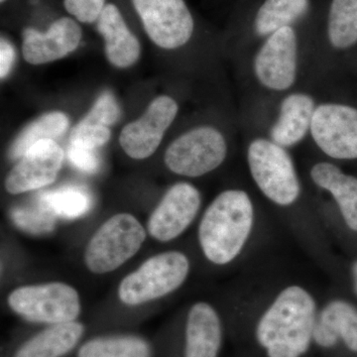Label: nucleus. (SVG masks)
<instances>
[{
    "instance_id": "obj_1",
    "label": "nucleus",
    "mask_w": 357,
    "mask_h": 357,
    "mask_svg": "<svg viewBox=\"0 0 357 357\" xmlns=\"http://www.w3.org/2000/svg\"><path fill=\"white\" fill-rule=\"evenodd\" d=\"M317 306L300 286L282 291L255 328V340L266 357H304L311 349Z\"/></svg>"
},
{
    "instance_id": "obj_2",
    "label": "nucleus",
    "mask_w": 357,
    "mask_h": 357,
    "mask_svg": "<svg viewBox=\"0 0 357 357\" xmlns=\"http://www.w3.org/2000/svg\"><path fill=\"white\" fill-rule=\"evenodd\" d=\"M253 204L241 190H227L213 199L199 227V241L208 261L229 264L248 241L253 227Z\"/></svg>"
},
{
    "instance_id": "obj_3",
    "label": "nucleus",
    "mask_w": 357,
    "mask_h": 357,
    "mask_svg": "<svg viewBox=\"0 0 357 357\" xmlns=\"http://www.w3.org/2000/svg\"><path fill=\"white\" fill-rule=\"evenodd\" d=\"M146 239V230L131 213L112 215L98 227L86 244L84 264L91 273L119 269L133 257Z\"/></svg>"
},
{
    "instance_id": "obj_4",
    "label": "nucleus",
    "mask_w": 357,
    "mask_h": 357,
    "mask_svg": "<svg viewBox=\"0 0 357 357\" xmlns=\"http://www.w3.org/2000/svg\"><path fill=\"white\" fill-rule=\"evenodd\" d=\"M190 272V261L180 251H167L145 260L124 277L119 297L124 305L136 307L165 297L183 285Z\"/></svg>"
},
{
    "instance_id": "obj_5",
    "label": "nucleus",
    "mask_w": 357,
    "mask_h": 357,
    "mask_svg": "<svg viewBox=\"0 0 357 357\" xmlns=\"http://www.w3.org/2000/svg\"><path fill=\"white\" fill-rule=\"evenodd\" d=\"M249 170L260 191L279 206H290L300 196V183L290 154L274 141L258 138L249 144Z\"/></svg>"
},
{
    "instance_id": "obj_6",
    "label": "nucleus",
    "mask_w": 357,
    "mask_h": 357,
    "mask_svg": "<svg viewBox=\"0 0 357 357\" xmlns=\"http://www.w3.org/2000/svg\"><path fill=\"white\" fill-rule=\"evenodd\" d=\"M8 305L26 321L47 325L76 321L82 311L79 293L63 282L15 289L9 294Z\"/></svg>"
},
{
    "instance_id": "obj_7",
    "label": "nucleus",
    "mask_w": 357,
    "mask_h": 357,
    "mask_svg": "<svg viewBox=\"0 0 357 357\" xmlns=\"http://www.w3.org/2000/svg\"><path fill=\"white\" fill-rule=\"evenodd\" d=\"M227 154L225 138L218 129L201 126L188 131L166 150L169 170L185 177H201L215 170Z\"/></svg>"
},
{
    "instance_id": "obj_8",
    "label": "nucleus",
    "mask_w": 357,
    "mask_h": 357,
    "mask_svg": "<svg viewBox=\"0 0 357 357\" xmlns=\"http://www.w3.org/2000/svg\"><path fill=\"white\" fill-rule=\"evenodd\" d=\"M149 38L167 50L191 39L194 20L184 0H132Z\"/></svg>"
},
{
    "instance_id": "obj_9",
    "label": "nucleus",
    "mask_w": 357,
    "mask_h": 357,
    "mask_svg": "<svg viewBox=\"0 0 357 357\" xmlns=\"http://www.w3.org/2000/svg\"><path fill=\"white\" fill-rule=\"evenodd\" d=\"M312 139L333 159H357V109L340 103H323L314 109Z\"/></svg>"
},
{
    "instance_id": "obj_10",
    "label": "nucleus",
    "mask_w": 357,
    "mask_h": 357,
    "mask_svg": "<svg viewBox=\"0 0 357 357\" xmlns=\"http://www.w3.org/2000/svg\"><path fill=\"white\" fill-rule=\"evenodd\" d=\"M297 35L291 26L269 35L255 60L258 82L271 91L290 89L297 77Z\"/></svg>"
},
{
    "instance_id": "obj_11",
    "label": "nucleus",
    "mask_w": 357,
    "mask_h": 357,
    "mask_svg": "<svg viewBox=\"0 0 357 357\" xmlns=\"http://www.w3.org/2000/svg\"><path fill=\"white\" fill-rule=\"evenodd\" d=\"M178 110L177 102L170 96H161L154 100L140 119L122 129L119 143L123 151L135 160L151 156L173 123Z\"/></svg>"
},
{
    "instance_id": "obj_12",
    "label": "nucleus",
    "mask_w": 357,
    "mask_h": 357,
    "mask_svg": "<svg viewBox=\"0 0 357 357\" xmlns=\"http://www.w3.org/2000/svg\"><path fill=\"white\" fill-rule=\"evenodd\" d=\"M201 203V194L196 187L189 183L174 185L148 220V232L160 243L177 238L191 225Z\"/></svg>"
},
{
    "instance_id": "obj_13",
    "label": "nucleus",
    "mask_w": 357,
    "mask_h": 357,
    "mask_svg": "<svg viewBox=\"0 0 357 357\" xmlns=\"http://www.w3.org/2000/svg\"><path fill=\"white\" fill-rule=\"evenodd\" d=\"M64 156L62 148L54 140L33 145L7 175L6 191L20 195L51 185L62 168Z\"/></svg>"
},
{
    "instance_id": "obj_14",
    "label": "nucleus",
    "mask_w": 357,
    "mask_h": 357,
    "mask_svg": "<svg viewBox=\"0 0 357 357\" xmlns=\"http://www.w3.org/2000/svg\"><path fill=\"white\" fill-rule=\"evenodd\" d=\"M82 35L79 25L68 17L55 21L46 33L26 28L23 31V57L31 65L47 64L64 58L79 47Z\"/></svg>"
},
{
    "instance_id": "obj_15",
    "label": "nucleus",
    "mask_w": 357,
    "mask_h": 357,
    "mask_svg": "<svg viewBox=\"0 0 357 357\" xmlns=\"http://www.w3.org/2000/svg\"><path fill=\"white\" fill-rule=\"evenodd\" d=\"M340 344L357 354V309L351 303L335 300L317 316L312 344L330 351Z\"/></svg>"
},
{
    "instance_id": "obj_16",
    "label": "nucleus",
    "mask_w": 357,
    "mask_h": 357,
    "mask_svg": "<svg viewBox=\"0 0 357 357\" xmlns=\"http://www.w3.org/2000/svg\"><path fill=\"white\" fill-rule=\"evenodd\" d=\"M222 338V321L217 311L208 303L195 304L185 321L183 357H218Z\"/></svg>"
},
{
    "instance_id": "obj_17",
    "label": "nucleus",
    "mask_w": 357,
    "mask_h": 357,
    "mask_svg": "<svg viewBox=\"0 0 357 357\" xmlns=\"http://www.w3.org/2000/svg\"><path fill=\"white\" fill-rule=\"evenodd\" d=\"M98 31L105 41L107 60L117 68H128L140 57V44L130 32L121 11L114 4H107L98 22Z\"/></svg>"
},
{
    "instance_id": "obj_18",
    "label": "nucleus",
    "mask_w": 357,
    "mask_h": 357,
    "mask_svg": "<svg viewBox=\"0 0 357 357\" xmlns=\"http://www.w3.org/2000/svg\"><path fill=\"white\" fill-rule=\"evenodd\" d=\"M314 102L307 93H291L281 102L278 121L271 129V138L277 144L291 147L298 144L311 130Z\"/></svg>"
},
{
    "instance_id": "obj_19",
    "label": "nucleus",
    "mask_w": 357,
    "mask_h": 357,
    "mask_svg": "<svg viewBox=\"0 0 357 357\" xmlns=\"http://www.w3.org/2000/svg\"><path fill=\"white\" fill-rule=\"evenodd\" d=\"M119 115L121 110L114 95L105 91L96 100L91 112L70 131V143L98 149L109 140V126L117 121Z\"/></svg>"
},
{
    "instance_id": "obj_20",
    "label": "nucleus",
    "mask_w": 357,
    "mask_h": 357,
    "mask_svg": "<svg viewBox=\"0 0 357 357\" xmlns=\"http://www.w3.org/2000/svg\"><path fill=\"white\" fill-rule=\"evenodd\" d=\"M311 177L314 184L332 194L347 227L357 231V178L328 162L314 165Z\"/></svg>"
},
{
    "instance_id": "obj_21",
    "label": "nucleus",
    "mask_w": 357,
    "mask_h": 357,
    "mask_svg": "<svg viewBox=\"0 0 357 357\" xmlns=\"http://www.w3.org/2000/svg\"><path fill=\"white\" fill-rule=\"evenodd\" d=\"M84 333L79 321L51 325L21 345L13 357H63L79 344Z\"/></svg>"
},
{
    "instance_id": "obj_22",
    "label": "nucleus",
    "mask_w": 357,
    "mask_h": 357,
    "mask_svg": "<svg viewBox=\"0 0 357 357\" xmlns=\"http://www.w3.org/2000/svg\"><path fill=\"white\" fill-rule=\"evenodd\" d=\"M309 6V0H265L256 14V34L269 36L291 26L307 13Z\"/></svg>"
},
{
    "instance_id": "obj_23",
    "label": "nucleus",
    "mask_w": 357,
    "mask_h": 357,
    "mask_svg": "<svg viewBox=\"0 0 357 357\" xmlns=\"http://www.w3.org/2000/svg\"><path fill=\"white\" fill-rule=\"evenodd\" d=\"M77 357H152V349L137 335H105L84 342Z\"/></svg>"
},
{
    "instance_id": "obj_24",
    "label": "nucleus",
    "mask_w": 357,
    "mask_h": 357,
    "mask_svg": "<svg viewBox=\"0 0 357 357\" xmlns=\"http://www.w3.org/2000/svg\"><path fill=\"white\" fill-rule=\"evenodd\" d=\"M69 119L63 112H54L42 115L27 126L14 140L9 151L11 159H20L30 147L40 141L60 137L69 126Z\"/></svg>"
},
{
    "instance_id": "obj_25",
    "label": "nucleus",
    "mask_w": 357,
    "mask_h": 357,
    "mask_svg": "<svg viewBox=\"0 0 357 357\" xmlns=\"http://www.w3.org/2000/svg\"><path fill=\"white\" fill-rule=\"evenodd\" d=\"M328 35L335 49L351 48L357 43V0H333Z\"/></svg>"
},
{
    "instance_id": "obj_26",
    "label": "nucleus",
    "mask_w": 357,
    "mask_h": 357,
    "mask_svg": "<svg viewBox=\"0 0 357 357\" xmlns=\"http://www.w3.org/2000/svg\"><path fill=\"white\" fill-rule=\"evenodd\" d=\"M56 217L75 220L86 215L91 206L89 192L79 185H66L39 195Z\"/></svg>"
},
{
    "instance_id": "obj_27",
    "label": "nucleus",
    "mask_w": 357,
    "mask_h": 357,
    "mask_svg": "<svg viewBox=\"0 0 357 357\" xmlns=\"http://www.w3.org/2000/svg\"><path fill=\"white\" fill-rule=\"evenodd\" d=\"M10 218L18 229L33 236H46L56 227L55 213L46 203L37 197L33 203L15 206L10 211Z\"/></svg>"
},
{
    "instance_id": "obj_28",
    "label": "nucleus",
    "mask_w": 357,
    "mask_h": 357,
    "mask_svg": "<svg viewBox=\"0 0 357 357\" xmlns=\"http://www.w3.org/2000/svg\"><path fill=\"white\" fill-rule=\"evenodd\" d=\"M105 0H65L64 6L68 13L83 23H93L98 20Z\"/></svg>"
},
{
    "instance_id": "obj_29",
    "label": "nucleus",
    "mask_w": 357,
    "mask_h": 357,
    "mask_svg": "<svg viewBox=\"0 0 357 357\" xmlns=\"http://www.w3.org/2000/svg\"><path fill=\"white\" fill-rule=\"evenodd\" d=\"M67 155L70 163L84 173H96L100 168V158L96 149L70 143Z\"/></svg>"
},
{
    "instance_id": "obj_30",
    "label": "nucleus",
    "mask_w": 357,
    "mask_h": 357,
    "mask_svg": "<svg viewBox=\"0 0 357 357\" xmlns=\"http://www.w3.org/2000/svg\"><path fill=\"white\" fill-rule=\"evenodd\" d=\"M15 58V51L13 45L6 39L0 41V77L4 79L10 72Z\"/></svg>"
},
{
    "instance_id": "obj_31",
    "label": "nucleus",
    "mask_w": 357,
    "mask_h": 357,
    "mask_svg": "<svg viewBox=\"0 0 357 357\" xmlns=\"http://www.w3.org/2000/svg\"><path fill=\"white\" fill-rule=\"evenodd\" d=\"M352 276H354V290L357 295V261L352 266Z\"/></svg>"
},
{
    "instance_id": "obj_32",
    "label": "nucleus",
    "mask_w": 357,
    "mask_h": 357,
    "mask_svg": "<svg viewBox=\"0 0 357 357\" xmlns=\"http://www.w3.org/2000/svg\"><path fill=\"white\" fill-rule=\"evenodd\" d=\"M0 1L4 2V1H6V0H0Z\"/></svg>"
}]
</instances>
